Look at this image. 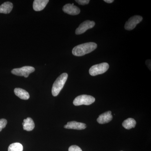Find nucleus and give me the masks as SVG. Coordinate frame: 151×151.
<instances>
[{"instance_id":"nucleus-11","label":"nucleus","mask_w":151,"mask_h":151,"mask_svg":"<svg viewBox=\"0 0 151 151\" xmlns=\"http://www.w3.org/2000/svg\"><path fill=\"white\" fill-rule=\"evenodd\" d=\"M48 0H35L34 1L33 8L35 11L39 12L42 10L48 4Z\"/></svg>"},{"instance_id":"nucleus-8","label":"nucleus","mask_w":151,"mask_h":151,"mask_svg":"<svg viewBox=\"0 0 151 151\" xmlns=\"http://www.w3.org/2000/svg\"><path fill=\"white\" fill-rule=\"evenodd\" d=\"M63 11L65 13L71 15H76L80 12V9L78 7L74 5V4H67L63 8Z\"/></svg>"},{"instance_id":"nucleus-9","label":"nucleus","mask_w":151,"mask_h":151,"mask_svg":"<svg viewBox=\"0 0 151 151\" xmlns=\"http://www.w3.org/2000/svg\"><path fill=\"white\" fill-rule=\"evenodd\" d=\"M64 127L65 129L81 130L86 129V125L84 123L73 121L68 122Z\"/></svg>"},{"instance_id":"nucleus-4","label":"nucleus","mask_w":151,"mask_h":151,"mask_svg":"<svg viewBox=\"0 0 151 151\" xmlns=\"http://www.w3.org/2000/svg\"><path fill=\"white\" fill-rule=\"evenodd\" d=\"M109 65L107 63H103L92 66L89 70V73L92 76L103 74L107 71Z\"/></svg>"},{"instance_id":"nucleus-10","label":"nucleus","mask_w":151,"mask_h":151,"mask_svg":"<svg viewBox=\"0 0 151 151\" xmlns=\"http://www.w3.org/2000/svg\"><path fill=\"white\" fill-rule=\"evenodd\" d=\"M111 111H107L101 114L97 119V122L100 124H105L109 123L113 119V116Z\"/></svg>"},{"instance_id":"nucleus-7","label":"nucleus","mask_w":151,"mask_h":151,"mask_svg":"<svg viewBox=\"0 0 151 151\" xmlns=\"http://www.w3.org/2000/svg\"><path fill=\"white\" fill-rule=\"evenodd\" d=\"M95 24V22L94 21H91L89 20L85 21L81 23L79 27L76 30V34L77 35L82 34L87 30L94 27Z\"/></svg>"},{"instance_id":"nucleus-6","label":"nucleus","mask_w":151,"mask_h":151,"mask_svg":"<svg viewBox=\"0 0 151 151\" xmlns=\"http://www.w3.org/2000/svg\"><path fill=\"white\" fill-rule=\"evenodd\" d=\"M143 18L140 16L135 15L129 19L125 24V29L127 30L134 29L137 25L141 22Z\"/></svg>"},{"instance_id":"nucleus-16","label":"nucleus","mask_w":151,"mask_h":151,"mask_svg":"<svg viewBox=\"0 0 151 151\" xmlns=\"http://www.w3.org/2000/svg\"><path fill=\"white\" fill-rule=\"evenodd\" d=\"M23 147L19 143H14L9 146L8 151H23Z\"/></svg>"},{"instance_id":"nucleus-21","label":"nucleus","mask_w":151,"mask_h":151,"mask_svg":"<svg viewBox=\"0 0 151 151\" xmlns=\"http://www.w3.org/2000/svg\"><path fill=\"white\" fill-rule=\"evenodd\" d=\"M104 1L106 3H108V4H111V3H113L114 1L113 0H105Z\"/></svg>"},{"instance_id":"nucleus-14","label":"nucleus","mask_w":151,"mask_h":151,"mask_svg":"<svg viewBox=\"0 0 151 151\" xmlns=\"http://www.w3.org/2000/svg\"><path fill=\"white\" fill-rule=\"evenodd\" d=\"M13 8V4L10 2L7 1L3 3L0 6V13L8 14L10 13Z\"/></svg>"},{"instance_id":"nucleus-12","label":"nucleus","mask_w":151,"mask_h":151,"mask_svg":"<svg viewBox=\"0 0 151 151\" xmlns=\"http://www.w3.org/2000/svg\"><path fill=\"white\" fill-rule=\"evenodd\" d=\"M14 92L17 97L22 100H27L29 99V94L24 89L17 88L14 89Z\"/></svg>"},{"instance_id":"nucleus-1","label":"nucleus","mask_w":151,"mask_h":151,"mask_svg":"<svg viewBox=\"0 0 151 151\" xmlns=\"http://www.w3.org/2000/svg\"><path fill=\"white\" fill-rule=\"evenodd\" d=\"M97 44L93 42H86L75 46L72 50V54L76 56H82L95 50Z\"/></svg>"},{"instance_id":"nucleus-3","label":"nucleus","mask_w":151,"mask_h":151,"mask_svg":"<svg viewBox=\"0 0 151 151\" xmlns=\"http://www.w3.org/2000/svg\"><path fill=\"white\" fill-rule=\"evenodd\" d=\"M95 98L90 95H79L76 97L73 101V105L75 106H79L81 105H89L94 103Z\"/></svg>"},{"instance_id":"nucleus-18","label":"nucleus","mask_w":151,"mask_h":151,"mask_svg":"<svg viewBox=\"0 0 151 151\" xmlns=\"http://www.w3.org/2000/svg\"><path fill=\"white\" fill-rule=\"evenodd\" d=\"M68 151H82V150L78 146L72 145L69 147Z\"/></svg>"},{"instance_id":"nucleus-13","label":"nucleus","mask_w":151,"mask_h":151,"mask_svg":"<svg viewBox=\"0 0 151 151\" xmlns=\"http://www.w3.org/2000/svg\"><path fill=\"white\" fill-rule=\"evenodd\" d=\"M22 125L24 130L29 132L32 131L35 127L34 122L31 118H27V119H24Z\"/></svg>"},{"instance_id":"nucleus-5","label":"nucleus","mask_w":151,"mask_h":151,"mask_svg":"<svg viewBox=\"0 0 151 151\" xmlns=\"http://www.w3.org/2000/svg\"><path fill=\"white\" fill-rule=\"evenodd\" d=\"M35 70V68L32 66H25L20 68H14L12 70V73L18 76H24L27 78L29 74L33 73Z\"/></svg>"},{"instance_id":"nucleus-15","label":"nucleus","mask_w":151,"mask_h":151,"mask_svg":"<svg viewBox=\"0 0 151 151\" xmlns=\"http://www.w3.org/2000/svg\"><path fill=\"white\" fill-rule=\"evenodd\" d=\"M136 124L137 123L134 119L132 118H129L123 122L122 123V126L127 129H130L132 128H134Z\"/></svg>"},{"instance_id":"nucleus-19","label":"nucleus","mask_w":151,"mask_h":151,"mask_svg":"<svg viewBox=\"0 0 151 151\" xmlns=\"http://www.w3.org/2000/svg\"><path fill=\"white\" fill-rule=\"evenodd\" d=\"M76 1L81 5H84L89 4L90 1L89 0H76Z\"/></svg>"},{"instance_id":"nucleus-2","label":"nucleus","mask_w":151,"mask_h":151,"mask_svg":"<svg viewBox=\"0 0 151 151\" xmlns=\"http://www.w3.org/2000/svg\"><path fill=\"white\" fill-rule=\"evenodd\" d=\"M68 75L67 73H63L58 77L52 85V94L54 97H56L61 91L65 85L67 80Z\"/></svg>"},{"instance_id":"nucleus-20","label":"nucleus","mask_w":151,"mask_h":151,"mask_svg":"<svg viewBox=\"0 0 151 151\" xmlns=\"http://www.w3.org/2000/svg\"><path fill=\"white\" fill-rule=\"evenodd\" d=\"M146 64H147V65L148 66L149 68V66H150V67L151 66V60H148L147 61H146Z\"/></svg>"},{"instance_id":"nucleus-22","label":"nucleus","mask_w":151,"mask_h":151,"mask_svg":"<svg viewBox=\"0 0 151 151\" xmlns=\"http://www.w3.org/2000/svg\"></svg>"},{"instance_id":"nucleus-17","label":"nucleus","mask_w":151,"mask_h":151,"mask_svg":"<svg viewBox=\"0 0 151 151\" xmlns=\"http://www.w3.org/2000/svg\"><path fill=\"white\" fill-rule=\"evenodd\" d=\"M7 124V121L5 119H0V132L5 128Z\"/></svg>"}]
</instances>
